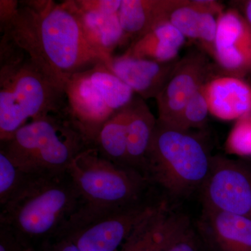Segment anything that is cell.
Returning a JSON list of instances; mask_svg holds the SVG:
<instances>
[{"label": "cell", "instance_id": "4dcf8cb0", "mask_svg": "<svg viewBox=\"0 0 251 251\" xmlns=\"http://www.w3.org/2000/svg\"><path fill=\"white\" fill-rule=\"evenodd\" d=\"M246 19L251 25V1H248L246 6Z\"/></svg>", "mask_w": 251, "mask_h": 251}, {"label": "cell", "instance_id": "4316f807", "mask_svg": "<svg viewBox=\"0 0 251 251\" xmlns=\"http://www.w3.org/2000/svg\"><path fill=\"white\" fill-rule=\"evenodd\" d=\"M0 251H27L13 231L3 224H0Z\"/></svg>", "mask_w": 251, "mask_h": 251}, {"label": "cell", "instance_id": "9c48e42d", "mask_svg": "<svg viewBox=\"0 0 251 251\" xmlns=\"http://www.w3.org/2000/svg\"><path fill=\"white\" fill-rule=\"evenodd\" d=\"M204 209L251 218V171L239 162L211 157L201 188Z\"/></svg>", "mask_w": 251, "mask_h": 251}, {"label": "cell", "instance_id": "5b68a950", "mask_svg": "<svg viewBox=\"0 0 251 251\" xmlns=\"http://www.w3.org/2000/svg\"><path fill=\"white\" fill-rule=\"evenodd\" d=\"M92 148L70 115H50L29 122L9 139L0 142V151L29 174L59 173Z\"/></svg>", "mask_w": 251, "mask_h": 251}, {"label": "cell", "instance_id": "ac0fdd59", "mask_svg": "<svg viewBox=\"0 0 251 251\" xmlns=\"http://www.w3.org/2000/svg\"><path fill=\"white\" fill-rule=\"evenodd\" d=\"M157 119L147 105L145 100L135 96L130 103V113L127 128V166L139 172L144 176L145 161Z\"/></svg>", "mask_w": 251, "mask_h": 251}, {"label": "cell", "instance_id": "2e32d148", "mask_svg": "<svg viewBox=\"0 0 251 251\" xmlns=\"http://www.w3.org/2000/svg\"><path fill=\"white\" fill-rule=\"evenodd\" d=\"M188 2L189 0H122L118 16L132 43L170 21L174 11Z\"/></svg>", "mask_w": 251, "mask_h": 251}, {"label": "cell", "instance_id": "cb8c5ba5", "mask_svg": "<svg viewBox=\"0 0 251 251\" xmlns=\"http://www.w3.org/2000/svg\"><path fill=\"white\" fill-rule=\"evenodd\" d=\"M226 150L239 156H251V112L236 120L227 137Z\"/></svg>", "mask_w": 251, "mask_h": 251}, {"label": "cell", "instance_id": "9a60e30c", "mask_svg": "<svg viewBox=\"0 0 251 251\" xmlns=\"http://www.w3.org/2000/svg\"><path fill=\"white\" fill-rule=\"evenodd\" d=\"M185 217L171 213L164 202L158 203L118 251H166Z\"/></svg>", "mask_w": 251, "mask_h": 251}, {"label": "cell", "instance_id": "7a4b0ae2", "mask_svg": "<svg viewBox=\"0 0 251 251\" xmlns=\"http://www.w3.org/2000/svg\"><path fill=\"white\" fill-rule=\"evenodd\" d=\"M81 205L69 172L29 174L19 191L0 206L7 226L27 251L57 239Z\"/></svg>", "mask_w": 251, "mask_h": 251}, {"label": "cell", "instance_id": "ba28073f", "mask_svg": "<svg viewBox=\"0 0 251 251\" xmlns=\"http://www.w3.org/2000/svg\"><path fill=\"white\" fill-rule=\"evenodd\" d=\"M158 204L145 198L71 229L61 237H67L80 251H118L133 229Z\"/></svg>", "mask_w": 251, "mask_h": 251}, {"label": "cell", "instance_id": "603a6c76", "mask_svg": "<svg viewBox=\"0 0 251 251\" xmlns=\"http://www.w3.org/2000/svg\"><path fill=\"white\" fill-rule=\"evenodd\" d=\"M203 86L190 99L185 106L178 129L190 131L193 128L204 126L208 115L210 113L203 92Z\"/></svg>", "mask_w": 251, "mask_h": 251}, {"label": "cell", "instance_id": "44dd1931", "mask_svg": "<svg viewBox=\"0 0 251 251\" xmlns=\"http://www.w3.org/2000/svg\"><path fill=\"white\" fill-rule=\"evenodd\" d=\"M189 2L174 11L170 22L185 38L197 39L201 42L206 53L212 57L214 52L217 18L191 7Z\"/></svg>", "mask_w": 251, "mask_h": 251}, {"label": "cell", "instance_id": "6da1fadb", "mask_svg": "<svg viewBox=\"0 0 251 251\" xmlns=\"http://www.w3.org/2000/svg\"><path fill=\"white\" fill-rule=\"evenodd\" d=\"M0 30L64 84L74 74L104 63L67 1H51L42 11L19 3L14 16L0 25Z\"/></svg>", "mask_w": 251, "mask_h": 251}, {"label": "cell", "instance_id": "83f0119b", "mask_svg": "<svg viewBox=\"0 0 251 251\" xmlns=\"http://www.w3.org/2000/svg\"><path fill=\"white\" fill-rule=\"evenodd\" d=\"M190 6L198 11L218 18L225 11L221 2L214 0H190Z\"/></svg>", "mask_w": 251, "mask_h": 251}, {"label": "cell", "instance_id": "277c9868", "mask_svg": "<svg viewBox=\"0 0 251 251\" xmlns=\"http://www.w3.org/2000/svg\"><path fill=\"white\" fill-rule=\"evenodd\" d=\"M69 115L64 84L27 54L0 67V142L29 122L50 115Z\"/></svg>", "mask_w": 251, "mask_h": 251}, {"label": "cell", "instance_id": "8992f818", "mask_svg": "<svg viewBox=\"0 0 251 251\" xmlns=\"http://www.w3.org/2000/svg\"><path fill=\"white\" fill-rule=\"evenodd\" d=\"M211 157L199 137L157 120L144 176L170 196L188 197L202 188L210 170Z\"/></svg>", "mask_w": 251, "mask_h": 251}, {"label": "cell", "instance_id": "484cf974", "mask_svg": "<svg viewBox=\"0 0 251 251\" xmlns=\"http://www.w3.org/2000/svg\"><path fill=\"white\" fill-rule=\"evenodd\" d=\"M73 7L86 12L117 14L122 4V0H74L70 1Z\"/></svg>", "mask_w": 251, "mask_h": 251}, {"label": "cell", "instance_id": "ffe728a7", "mask_svg": "<svg viewBox=\"0 0 251 251\" xmlns=\"http://www.w3.org/2000/svg\"><path fill=\"white\" fill-rule=\"evenodd\" d=\"M129 113L130 103L112 115L102 126L94 143V148L102 158L123 167H128L127 128Z\"/></svg>", "mask_w": 251, "mask_h": 251}, {"label": "cell", "instance_id": "5bb4252c", "mask_svg": "<svg viewBox=\"0 0 251 251\" xmlns=\"http://www.w3.org/2000/svg\"><path fill=\"white\" fill-rule=\"evenodd\" d=\"M209 113L224 120H237L251 112V85L242 77H211L203 86Z\"/></svg>", "mask_w": 251, "mask_h": 251}, {"label": "cell", "instance_id": "7c38bea8", "mask_svg": "<svg viewBox=\"0 0 251 251\" xmlns=\"http://www.w3.org/2000/svg\"><path fill=\"white\" fill-rule=\"evenodd\" d=\"M158 62L122 54L105 64L122 82L144 100L156 99L175 70L178 61Z\"/></svg>", "mask_w": 251, "mask_h": 251}, {"label": "cell", "instance_id": "d4e9b609", "mask_svg": "<svg viewBox=\"0 0 251 251\" xmlns=\"http://www.w3.org/2000/svg\"><path fill=\"white\" fill-rule=\"evenodd\" d=\"M166 251H203L199 237L186 216Z\"/></svg>", "mask_w": 251, "mask_h": 251}, {"label": "cell", "instance_id": "f1b7e54d", "mask_svg": "<svg viewBox=\"0 0 251 251\" xmlns=\"http://www.w3.org/2000/svg\"><path fill=\"white\" fill-rule=\"evenodd\" d=\"M36 251H80L78 248L67 237H60L46 243Z\"/></svg>", "mask_w": 251, "mask_h": 251}, {"label": "cell", "instance_id": "4fadbf2b", "mask_svg": "<svg viewBox=\"0 0 251 251\" xmlns=\"http://www.w3.org/2000/svg\"><path fill=\"white\" fill-rule=\"evenodd\" d=\"M198 230L214 251H251V218L203 209Z\"/></svg>", "mask_w": 251, "mask_h": 251}, {"label": "cell", "instance_id": "7402d4cb", "mask_svg": "<svg viewBox=\"0 0 251 251\" xmlns=\"http://www.w3.org/2000/svg\"><path fill=\"white\" fill-rule=\"evenodd\" d=\"M29 173H25L0 151V206L9 202L23 187Z\"/></svg>", "mask_w": 251, "mask_h": 251}, {"label": "cell", "instance_id": "3957f363", "mask_svg": "<svg viewBox=\"0 0 251 251\" xmlns=\"http://www.w3.org/2000/svg\"><path fill=\"white\" fill-rule=\"evenodd\" d=\"M68 172L80 193L81 205L59 237L100 216L143 201L150 184L139 172L102 158L94 148L80 153Z\"/></svg>", "mask_w": 251, "mask_h": 251}, {"label": "cell", "instance_id": "d6986e66", "mask_svg": "<svg viewBox=\"0 0 251 251\" xmlns=\"http://www.w3.org/2000/svg\"><path fill=\"white\" fill-rule=\"evenodd\" d=\"M186 38L170 21L130 43L125 54L158 62H171L178 54Z\"/></svg>", "mask_w": 251, "mask_h": 251}, {"label": "cell", "instance_id": "8fae6325", "mask_svg": "<svg viewBox=\"0 0 251 251\" xmlns=\"http://www.w3.org/2000/svg\"><path fill=\"white\" fill-rule=\"evenodd\" d=\"M212 57L226 75H251V25L237 10H226L217 18Z\"/></svg>", "mask_w": 251, "mask_h": 251}, {"label": "cell", "instance_id": "52a82bcc", "mask_svg": "<svg viewBox=\"0 0 251 251\" xmlns=\"http://www.w3.org/2000/svg\"><path fill=\"white\" fill-rule=\"evenodd\" d=\"M64 90L71 118L92 148L104 123L135 96L103 62L69 77Z\"/></svg>", "mask_w": 251, "mask_h": 251}, {"label": "cell", "instance_id": "30bf717a", "mask_svg": "<svg viewBox=\"0 0 251 251\" xmlns=\"http://www.w3.org/2000/svg\"><path fill=\"white\" fill-rule=\"evenodd\" d=\"M210 63L206 53L193 50L179 59L156 99L157 120L178 129L181 115L190 99L211 78Z\"/></svg>", "mask_w": 251, "mask_h": 251}, {"label": "cell", "instance_id": "f546056e", "mask_svg": "<svg viewBox=\"0 0 251 251\" xmlns=\"http://www.w3.org/2000/svg\"><path fill=\"white\" fill-rule=\"evenodd\" d=\"M19 1L13 0L0 1V25H3L9 21L18 9Z\"/></svg>", "mask_w": 251, "mask_h": 251}, {"label": "cell", "instance_id": "e0dca14e", "mask_svg": "<svg viewBox=\"0 0 251 251\" xmlns=\"http://www.w3.org/2000/svg\"><path fill=\"white\" fill-rule=\"evenodd\" d=\"M72 11L76 14L82 25L86 38L92 47L108 64L114 57L117 48L128 41L122 29L118 13L86 12L73 7L70 1H67Z\"/></svg>", "mask_w": 251, "mask_h": 251}]
</instances>
